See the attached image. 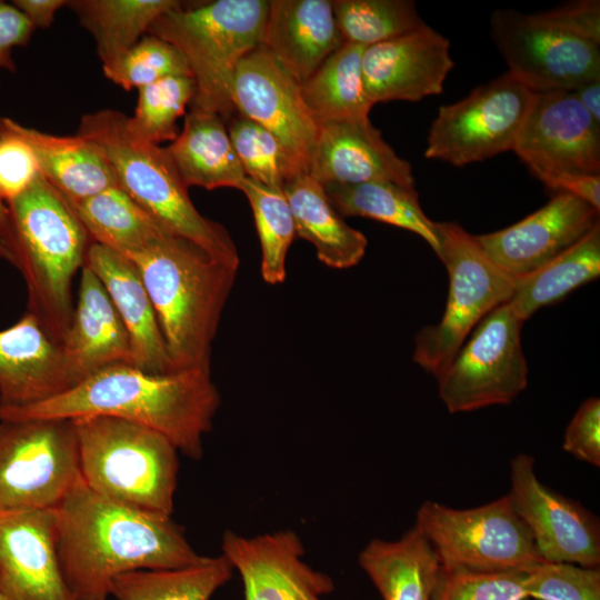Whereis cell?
Masks as SVG:
<instances>
[{"mask_svg":"<svg viewBox=\"0 0 600 600\" xmlns=\"http://www.w3.org/2000/svg\"><path fill=\"white\" fill-rule=\"evenodd\" d=\"M54 514L58 557L76 600H107L119 576L187 567L202 558L171 516L107 499L81 476Z\"/></svg>","mask_w":600,"mask_h":600,"instance_id":"6da1fadb","label":"cell"},{"mask_svg":"<svg viewBox=\"0 0 600 600\" xmlns=\"http://www.w3.org/2000/svg\"><path fill=\"white\" fill-rule=\"evenodd\" d=\"M220 401L211 372L152 373L119 363L41 402L0 408V420L114 417L163 434L180 453L200 460Z\"/></svg>","mask_w":600,"mask_h":600,"instance_id":"7a4b0ae2","label":"cell"},{"mask_svg":"<svg viewBox=\"0 0 600 600\" xmlns=\"http://www.w3.org/2000/svg\"><path fill=\"white\" fill-rule=\"evenodd\" d=\"M127 258L149 294L173 370L211 372L213 340L239 268L172 232Z\"/></svg>","mask_w":600,"mask_h":600,"instance_id":"3957f363","label":"cell"},{"mask_svg":"<svg viewBox=\"0 0 600 600\" xmlns=\"http://www.w3.org/2000/svg\"><path fill=\"white\" fill-rule=\"evenodd\" d=\"M77 134L99 147L118 186L147 212L214 259L239 268L238 249L227 229L197 210L167 148L137 134L129 117L112 109L87 113Z\"/></svg>","mask_w":600,"mask_h":600,"instance_id":"277c9868","label":"cell"},{"mask_svg":"<svg viewBox=\"0 0 600 600\" xmlns=\"http://www.w3.org/2000/svg\"><path fill=\"white\" fill-rule=\"evenodd\" d=\"M17 240L16 268L28 291L27 312L61 343L73 313L72 281L93 242L64 198L41 176L7 203Z\"/></svg>","mask_w":600,"mask_h":600,"instance_id":"5b68a950","label":"cell"},{"mask_svg":"<svg viewBox=\"0 0 600 600\" xmlns=\"http://www.w3.org/2000/svg\"><path fill=\"white\" fill-rule=\"evenodd\" d=\"M72 421L80 476L90 490L132 508L171 516L179 451L168 438L114 417Z\"/></svg>","mask_w":600,"mask_h":600,"instance_id":"8992f818","label":"cell"},{"mask_svg":"<svg viewBox=\"0 0 600 600\" xmlns=\"http://www.w3.org/2000/svg\"><path fill=\"white\" fill-rule=\"evenodd\" d=\"M269 1L217 0L180 6L161 14L149 28L181 51L196 83L190 103L219 114L227 123L238 113L231 82L241 59L262 43Z\"/></svg>","mask_w":600,"mask_h":600,"instance_id":"52a82bcc","label":"cell"},{"mask_svg":"<svg viewBox=\"0 0 600 600\" xmlns=\"http://www.w3.org/2000/svg\"><path fill=\"white\" fill-rule=\"evenodd\" d=\"M438 258L449 276L441 320L423 327L414 338L413 361L438 379L474 329L494 308L508 302L516 281L482 252L473 234L454 222H438Z\"/></svg>","mask_w":600,"mask_h":600,"instance_id":"ba28073f","label":"cell"},{"mask_svg":"<svg viewBox=\"0 0 600 600\" xmlns=\"http://www.w3.org/2000/svg\"><path fill=\"white\" fill-rule=\"evenodd\" d=\"M414 524L446 569L501 572L529 570L544 561L508 494L463 510L426 501Z\"/></svg>","mask_w":600,"mask_h":600,"instance_id":"9c48e42d","label":"cell"},{"mask_svg":"<svg viewBox=\"0 0 600 600\" xmlns=\"http://www.w3.org/2000/svg\"><path fill=\"white\" fill-rule=\"evenodd\" d=\"M79 478L72 420H0V511L54 509Z\"/></svg>","mask_w":600,"mask_h":600,"instance_id":"30bf717a","label":"cell"},{"mask_svg":"<svg viewBox=\"0 0 600 600\" xmlns=\"http://www.w3.org/2000/svg\"><path fill=\"white\" fill-rule=\"evenodd\" d=\"M523 322L508 301L474 327L437 379L440 399L449 412L509 404L527 388Z\"/></svg>","mask_w":600,"mask_h":600,"instance_id":"8fae6325","label":"cell"},{"mask_svg":"<svg viewBox=\"0 0 600 600\" xmlns=\"http://www.w3.org/2000/svg\"><path fill=\"white\" fill-rule=\"evenodd\" d=\"M533 93L509 72L439 108L424 156L456 167L512 150Z\"/></svg>","mask_w":600,"mask_h":600,"instance_id":"7c38bea8","label":"cell"},{"mask_svg":"<svg viewBox=\"0 0 600 600\" xmlns=\"http://www.w3.org/2000/svg\"><path fill=\"white\" fill-rule=\"evenodd\" d=\"M490 36L507 72L532 92L574 91L600 79V44L546 26L533 14L498 9Z\"/></svg>","mask_w":600,"mask_h":600,"instance_id":"4fadbf2b","label":"cell"},{"mask_svg":"<svg viewBox=\"0 0 600 600\" xmlns=\"http://www.w3.org/2000/svg\"><path fill=\"white\" fill-rule=\"evenodd\" d=\"M231 100L238 113L278 139L298 171L307 172L318 123L304 102L300 83L262 44L238 63Z\"/></svg>","mask_w":600,"mask_h":600,"instance_id":"5bb4252c","label":"cell"},{"mask_svg":"<svg viewBox=\"0 0 600 600\" xmlns=\"http://www.w3.org/2000/svg\"><path fill=\"white\" fill-rule=\"evenodd\" d=\"M512 150L534 177L600 174V124L573 91L534 92Z\"/></svg>","mask_w":600,"mask_h":600,"instance_id":"9a60e30c","label":"cell"},{"mask_svg":"<svg viewBox=\"0 0 600 600\" xmlns=\"http://www.w3.org/2000/svg\"><path fill=\"white\" fill-rule=\"evenodd\" d=\"M511 503L528 527L544 561L599 567L598 519L544 486L534 471V459L520 453L511 460Z\"/></svg>","mask_w":600,"mask_h":600,"instance_id":"2e32d148","label":"cell"},{"mask_svg":"<svg viewBox=\"0 0 600 600\" xmlns=\"http://www.w3.org/2000/svg\"><path fill=\"white\" fill-rule=\"evenodd\" d=\"M599 211L572 194L556 192L517 223L473 238L496 267L518 280L579 241L599 222Z\"/></svg>","mask_w":600,"mask_h":600,"instance_id":"e0dca14e","label":"cell"},{"mask_svg":"<svg viewBox=\"0 0 600 600\" xmlns=\"http://www.w3.org/2000/svg\"><path fill=\"white\" fill-rule=\"evenodd\" d=\"M221 548L240 574L244 600H323L334 589L330 576L304 561L294 531L243 537L229 530Z\"/></svg>","mask_w":600,"mask_h":600,"instance_id":"ac0fdd59","label":"cell"},{"mask_svg":"<svg viewBox=\"0 0 600 600\" xmlns=\"http://www.w3.org/2000/svg\"><path fill=\"white\" fill-rule=\"evenodd\" d=\"M0 596L76 600L58 557L54 509L0 511Z\"/></svg>","mask_w":600,"mask_h":600,"instance_id":"d6986e66","label":"cell"},{"mask_svg":"<svg viewBox=\"0 0 600 600\" xmlns=\"http://www.w3.org/2000/svg\"><path fill=\"white\" fill-rule=\"evenodd\" d=\"M453 67L450 41L426 24L364 48L361 69L366 96L373 106L440 94Z\"/></svg>","mask_w":600,"mask_h":600,"instance_id":"ffe728a7","label":"cell"},{"mask_svg":"<svg viewBox=\"0 0 600 600\" xmlns=\"http://www.w3.org/2000/svg\"><path fill=\"white\" fill-rule=\"evenodd\" d=\"M307 173L322 186L393 182L414 188L411 166L368 119L318 123Z\"/></svg>","mask_w":600,"mask_h":600,"instance_id":"44dd1931","label":"cell"},{"mask_svg":"<svg viewBox=\"0 0 600 600\" xmlns=\"http://www.w3.org/2000/svg\"><path fill=\"white\" fill-rule=\"evenodd\" d=\"M60 344L69 389L110 366L132 361L127 330L100 279L86 264Z\"/></svg>","mask_w":600,"mask_h":600,"instance_id":"7402d4cb","label":"cell"},{"mask_svg":"<svg viewBox=\"0 0 600 600\" xmlns=\"http://www.w3.org/2000/svg\"><path fill=\"white\" fill-rule=\"evenodd\" d=\"M69 389L61 344L31 313L0 330V408L31 406Z\"/></svg>","mask_w":600,"mask_h":600,"instance_id":"603a6c76","label":"cell"},{"mask_svg":"<svg viewBox=\"0 0 600 600\" xmlns=\"http://www.w3.org/2000/svg\"><path fill=\"white\" fill-rule=\"evenodd\" d=\"M84 264L103 284L130 342L131 364L152 373H171L158 319L136 264L126 256L92 242Z\"/></svg>","mask_w":600,"mask_h":600,"instance_id":"cb8c5ba5","label":"cell"},{"mask_svg":"<svg viewBox=\"0 0 600 600\" xmlns=\"http://www.w3.org/2000/svg\"><path fill=\"white\" fill-rule=\"evenodd\" d=\"M344 43L331 1H269L261 44L300 84Z\"/></svg>","mask_w":600,"mask_h":600,"instance_id":"d4e9b609","label":"cell"},{"mask_svg":"<svg viewBox=\"0 0 600 600\" xmlns=\"http://www.w3.org/2000/svg\"><path fill=\"white\" fill-rule=\"evenodd\" d=\"M0 126L29 144L41 176L66 200L87 199L118 186L111 164L92 141L46 133L9 118L0 119Z\"/></svg>","mask_w":600,"mask_h":600,"instance_id":"484cf974","label":"cell"},{"mask_svg":"<svg viewBox=\"0 0 600 600\" xmlns=\"http://www.w3.org/2000/svg\"><path fill=\"white\" fill-rule=\"evenodd\" d=\"M282 190L297 237L314 247L320 262L342 270L361 261L368 247L366 236L344 221L321 183L307 172H300L289 178Z\"/></svg>","mask_w":600,"mask_h":600,"instance_id":"4316f807","label":"cell"},{"mask_svg":"<svg viewBox=\"0 0 600 600\" xmlns=\"http://www.w3.org/2000/svg\"><path fill=\"white\" fill-rule=\"evenodd\" d=\"M358 561L382 600H432L441 563L417 524L398 540H371Z\"/></svg>","mask_w":600,"mask_h":600,"instance_id":"83f0119b","label":"cell"},{"mask_svg":"<svg viewBox=\"0 0 600 600\" xmlns=\"http://www.w3.org/2000/svg\"><path fill=\"white\" fill-rule=\"evenodd\" d=\"M167 151L188 188L240 190L246 179L227 122L214 112L191 108Z\"/></svg>","mask_w":600,"mask_h":600,"instance_id":"f1b7e54d","label":"cell"},{"mask_svg":"<svg viewBox=\"0 0 600 600\" xmlns=\"http://www.w3.org/2000/svg\"><path fill=\"white\" fill-rule=\"evenodd\" d=\"M326 193L342 217H361L411 231L440 251L439 223L423 212L416 188L393 182L326 184Z\"/></svg>","mask_w":600,"mask_h":600,"instance_id":"f546056e","label":"cell"},{"mask_svg":"<svg viewBox=\"0 0 600 600\" xmlns=\"http://www.w3.org/2000/svg\"><path fill=\"white\" fill-rule=\"evenodd\" d=\"M66 201L93 242L126 257L171 232L119 186L87 199Z\"/></svg>","mask_w":600,"mask_h":600,"instance_id":"4dcf8cb0","label":"cell"},{"mask_svg":"<svg viewBox=\"0 0 600 600\" xmlns=\"http://www.w3.org/2000/svg\"><path fill=\"white\" fill-rule=\"evenodd\" d=\"M600 276V222L573 246L534 272L514 280L509 300L523 321Z\"/></svg>","mask_w":600,"mask_h":600,"instance_id":"1f68e13d","label":"cell"},{"mask_svg":"<svg viewBox=\"0 0 600 600\" xmlns=\"http://www.w3.org/2000/svg\"><path fill=\"white\" fill-rule=\"evenodd\" d=\"M364 48L346 42L300 84L317 123L369 118L372 104L366 96L361 69Z\"/></svg>","mask_w":600,"mask_h":600,"instance_id":"d6a6232c","label":"cell"},{"mask_svg":"<svg viewBox=\"0 0 600 600\" xmlns=\"http://www.w3.org/2000/svg\"><path fill=\"white\" fill-rule=\"evenodd\" d=\"M177 0H71L69 7L96 40L102 66L131 49Z\"/></svg>","mask_w":600,"mask_h":600,"instance_id":"836d02e7","label":"cell"},{"mask_svg":"<svg viewBox=\"0 0 600 600\" xmlns=\"http://www.w3.org/2000/svg\"><path fill=\"white\" fill-rule=\"evenodd\" d=\"M233 574V567L221 553L196 563L159 570H139L119 576L110 596L116 600H210Z\"/></svg>","mask_w":600,"mask_h":600,"instance_id":"e575fe53","label":"cell"},{"mask_svg":"<svg viewBox=\"0 0 600 600\" xmlns=\"http://www.w3.org/2000/svg\"><path fill=\"white\" fill-rule=\"evenodd\" d=\"M247 197L261 248V277L269 284L286 280V260L296 234L293 217L283 190L248 177L240 187Z\"/></svg>","mask_w":600,"mask_h":600,"instance_id":"d590c367","label":"cell"},{"mask_svg":"<svg viewBox=\"0 0 600 600\" xmlns=\"http://www.w3.org/2000/svg\"><path fill=\"white\" fill-rule=\"evenodd\" d=\"M331 3L347 43L369 47L427 24L412 0H334Z\"/></svg>","mask_w":600,"mask_h":600,"instance_id":"8d00e7d4","label":"cell"},{"mask_svg":"<svg viewBox=\"0 0 600 600\" xmlns=\"http://www.w3.org/2000/svg\"><path fill=\"white\" fill-rule=\"evenodd\" d=\"M196 93L192 77L174 76L139 89L131 129L149 142L173 141L178 134V119L184 113Z\"/></svg>","mask_w":600,"mask_h":600,"instance_id":"74e56055","label":"cell"},{"mask_svg":"<svg viewBox=\"0 0 600 600\" xmlns=\"http://www.w3.org/2000/svg\"><path fill=\"white\" fill-rule=\"evenodd\" d=\"M227 128L246 177L282 190L289 178L300 173L278 139L257 122L237 113Z\"/></svg>","mask_w":600,"mask_h":600,"instance_id":"f35d334b","label":"cell"},{"mask_svg":"<svg viewBox=\"0 0 600 600\" xmlns=\"http://www.w3.org/2000/svg\"><path fill=\"white\" fill-rule=\"evenodd\" d=\"M104 76L126 90L143 88L174 76L192 77L189 63L179 49L153 37L143 36L131 49L103 64Z\"/></svg>","mask_w":600,"mask_h":600,"instance_id":"ab89813d","label":"cell"},{"mask_svg":"<svg viewBox=\"0 0 600 600\" xmlns=\"http://www.w3.org/2000/svg\"><path fill=\"white\" fill-rule=\"evenodd\" d=\"M526 571L474 572L441 566L432 600H529Z\"/></svg>","mask_w":600,"mask_h":600,"instance_id":"60d3db41","label":"cell"},{"mask_svg":"<svg viewBox=\"0 0 600 600\" xmlns=\"http://www.w3.org/2000/svg\"><path fill=\"white\" fill-rule=\"evenodd\" d=\"M529 599L600 600L599 567L543 561L526 571Z\"/></svg>","mask_w":600,"mask_h":600,"instance_id":"b9f144b4","label":"cell"},{"mask_svg":"<svg viewBox=\"0 0 600 600\" xmlns=\"http://www.w3.org/2000/svg\"><path fill=\"white\" fill-rule=\"evenodd\" d=\"M39 172L29 144L0 126V200L8 203L20 196Z\"/></svg>","mask_w":600,"mask_h":600,"instance_id":"7bdbcfd3","label":"cell"},{"mask_svg":"<svg viewBox=\"0 0 600 600\" xmlns=\"http://www.w3.org/2000/svg\"><path fill=\"white\" fill-rule=\"evenodd\" d=\"M562 448L580 461L600 466L599 398H589L578 408L566 429Z\"/></svg>","mask_w":600,"mask_h":600,"instance_id":"ee69618b","label":"cell"},{"mask_svg":"<svg viewBox=\"0 0 600 600\" xmlns=\"http://www.w3.org/2000/svg\"><path fill=\"white\" fill-rule=\"evenodd\" d=\"M546 26L600 44V2L580 0L554 10L532 13Z\"/></svg>","mask_w":600,"mask_h":600,"instance_id":"f6af8a7d","label":"cell"},{"mask_svg":"<svg viewBox=\"0 0 600 600\" xmlns=\"http://www.w3.org/2000/svg\"><path fill=\"white\" fill-rule=\"evenodd\" d=\"M33 31L34 27L17 7L0 1V71L16 70L12 51L26 46Z\"/></svg>","mask_w":600,"mask_h":600,"instance_id":"bcb514c9","label":"cell"},{"mask_svg":"<svg viewBox=\"0 0 600 600\" xmlns=\"http://www.w3.org/2000/svg\"><path fill=\"white\" fill-rule=\"evenodd\" d=\"M537 178L556 192L572 194L600 210V174L556 172Z\"/></svg>","mask_w":600,"mask_h":600,"instance_id":"7dc6e473","label":"cell"},{"mask_svg":"<svg viewBox=\"0 0 600 600\" xmlns=\"http://www.w3.org/2000/svg\"><path fill=\"white\" fill-rule=\"evenodd\" d=\"M23 16L36 28L47 29L54 19L59 9L68 4V0H13Z\"/></svg>","mask_w":600,"mask_h":600,"instance_id":"c3c4849f","label":"cell"},{"mask_svg":"<svg viewBox=\"0 0 600 600\" xmlns=\"http://www.w3.org/2000/svg\"><path fill=\"white\" fill-rule=\"evenodd\" d=\"M18 249L7 203L0 200V259L17 266Z\"/></svg>","mask_w":600,"mask_h":600,"instance_id":"681fc988","label":"cell"},{"mask_svg":"<svg viewBox=\"0 0 600 600\" xmlns=\"http://www.w3.org/2000/svg\"><path fill=\"white\" fill-rule=\"evenodd\" d=\"M573 93L592 119L600 124V79L583 83Z\"/></svg>","mask_w":600,"mask_h":600,"instance_id":"f907efd6","label":"cell"},{"mask_svg":"<svg viewBox=\"0 0 600 600\" xmlns=\"http://www.w3.org/2000/svg\"><path fill=\"white\" fill-rule=\"evenodd\" d=\"M0 600H4V599L0 596Z\"/></svg>","mask_w":600,"mask_h":600,"instance_id":"816d5d0a","label":"cell"}]
</instances>
